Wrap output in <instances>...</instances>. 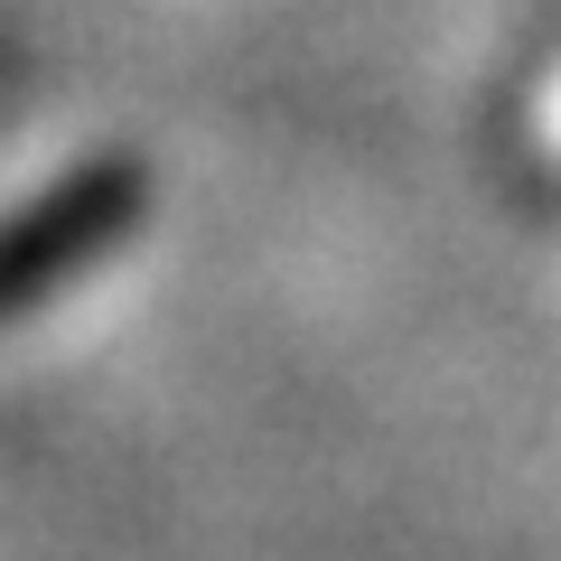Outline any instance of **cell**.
<instances>
[{
    "label": "cell",
    "mask_w": 561,
    "mask_h": 561,
    "mask_svg": "<svg viewBox=\"0 0 561 561\" xmlns=\"http://www.w3.org/2000/svg\"><path fill=\"white\" fill-rule=\"evenodd\" d=\"M140 206H150V179L131 160H84L66 179H47L20 216H0V319L66 290L103 243H122L140 225Z\"/></svg>",
    "instance_id": "6da1fadb"
}]
</instances>
